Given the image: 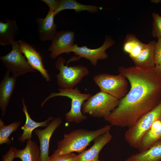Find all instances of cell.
<instances>
[{
    "instance_id": "6da1fadb",
    "label": "cell",
    "mask_w": 161,
    "mask_h": 161,
    "mask_svg": "<svg viewBox=\"0 0 161 161\" xmlns=\"http://www.w3.org/2000/svg\"><path fill=\"white\" fill-rule=\"evenodd\" d=\"M118 70L129 81L130 89L120 100L117 107L104 119L111 126L129 128L159 103L161 79L156 75L154 68L121 66Z\"/></svg>"
},
{
    "instance_id": "7a4b0ae2",
    "label": "cell",
    "mask_w": 161,
    "mask_h": 161,
    "mask_svg": "<svg viewBox=\"0 0 161 161\" xmlns=\"http://www.w3.org/2000/svg\"><path fill=\"white\" fill-rule=\"evenodd\" d=\"M111 126L106 125L95 130L79 129L65 134L63 138L58 143L57 148L53 154L61 155L74 152L80 153L96 137L110 131Z\"/></svg>"
},
{
    "instance_id": "3957f363",
    "label": "cell",
    "mask_w": 161,
    "mask_h": 161,
    "mask_svg": "<svg viewBox=\"0 0 161 161\" xmlns=\"http://www.w3.org/2000/svg\"><path fill=\"white\" fill-rule=\"evenodd\" d=\"M58 92H52L44 99L41 104L42 107L49 99L57 96L66 97L71 100V107L69 111L65 115L66 120L69 122L76 123H81L87 118L82 111V107L84 102L91 95L89 93H82L77 86L74 88L63 89L59 88Z\"/></svg>"
},
{
    "instance_id": "277c9868",
    "label": "cell",
    "mask_w": 161,
    "mask_h": 161,
    "mask_svg": "<svg viewBox=\"0 0 161 161\" xmlns=\"http://www.w3.org/2000/svg\"><path fill=\"white\" fill-rule=\"evenodd\" d=\"M120 100L102 91L91 95L83 103L82 111L91 116L104 119L118 106Z\"/></svg>"
},
{
    "instance_id": "5b68a950",
    "label": "cell",
    "mask_w": 161,
    "mask_h": 161,
    "mask_svg": "<svg viewBox=\"0 0 161 161\" xmlns=\"http://www.w3.org/2000/svg\"><path fill=\"white\" fill-rule=\"evenodd\" d=\"M66 62L65 59L60 56L55 63V67L59 71L56 75L57 83L59 88H74L89 74V71L87 67L82 65L69 66L65 65Z\"/></svg>"
},
{
    "instance_id": "8992f818",
    "label": "cell",
    "mask_w": 161,
    "mask_h": 161,
    "mask_svg": "<svg viewBox=\"0 0 161 161\" xmlns=\"http://www.w3.org/2000/svg\"><path fill=\"white\" fill-rule=\"evenodd\" d=\"M161 118V99L153 109L142 116L126 131L124 137L131 147L137 149L144 134L154 123Z\"/></svg>"
},
{
    "instance_id": "52a82bcc",
    "label": "cell",
    "mask_w": 161,
    "mask_h": 161,
    "mask_svg": "<svg viewBox=\"0 0 161 161\" xmlns=\"http://www.w3.org/2000/svg\"><path fill=\"white\" fill-rule=\"evenodd\" d=\"M93 80L100 90L120 100L128 92L127 79L122 74L100 73L94 76Z\"/></svg>"
},
{
    "instance_id": "ba28073f",
    "label": "cell",
    "mask_w": 161,
    "mask_h": 161,
    "mask_svg": "<svg viewBox=\"0 0 161 161\" xmlns=\"http://www.w3.org/2000/svg\"><path fill=\"white\" fill-rule=\"evenodd\" d=\"M11 45V51L0 57V61L7 69V71L16 78L28 73L35 72L23 55L17 41H14Z\"/></svg>"
},
{
    "instance_id": "9c48e42d",
    "label": "cell",
    "mask_w": 161,
    "mask_h": 161,
    "mask_svg": "<svg viewBox=\"0 0 161 161\" xmlns=\"http://www.w3.org/2000/svg\"><path fill=\"white\" fill-rule=\"evenodd\" d=\"M115 41L110 36L106 37L103 44L100 47L96 49L89 48L86 46L79 47L78 44H75L72 52L78 57L77 59L80 58H85L89 60L92 65L96 66L99 60H105L108 58V55L106 50L112 46Z\"/></svg>"
},
{
    "instance_id": "30bf717a",
    "label": "cell",
    "mask_w": 161,
    "mask_h": 161,
    "mask_svg": "<svg viewBox=\"0 0 161 161\" xmlns=\"http://www.w3.org/2000/svg\"><path fill=\"white\" fill-rule=\"evenodd\" d=\"M75 41L74 32L70 30L58 31L51 40V44L49 48L51 58L55 59L61 54L72 52Z\"/></svg>"
},
{
    "instance_id": "8fae6325",
    "label": "cell",
    "mask_w": 161,
    "mask_h": 161,
    "mask_svg": "<svg viewBox=\"0 0 161 161\" xmlns=\"http://www.w3.org/2000/svg\"><path fill=\"white\" fill-rule=\"evenodd\" d=\"M17 41L20 51L30 66L40 72L46 81H50V76L44 67L42 58L40 53L33 46L25 41L20 40Z\"/></svg>"
},
{
    "instance_id": "7c38bea8",
    "label": "cell",
    "mask_w": 161,
    "mask_h": 161,
    "mask_svg": "<svg viewBox=\"0 0 161 161\" xmlns=\"http://www.w3.org/2000/svg\"><path fill=\"white\" fill-rule=\"evenodd\" d=\"M62 122L61 119L57 117L52 120L44 129H36L34 131L40 142L41 161H46L49 157L50 138L55 131L61 124Z\"/></svg>"
},
{
    "instance_id": "4fadbf2b",
    "label": "cell",
    "mask_w": 161,
    "mask_h": 161,
    "mask_svg": "<svg viewBox=\"0 0 161 161\" xmlns=\"http://www.w3.org/2000/svg\"><path fill=\"white\" fill-rule=\"evenodd\" d=\"M109 131L96 137L93 141V144L90 148L77 155L76 161H101L98 159L99 153L112 138Z\"/></svg>"
},
{
    "instance_id": "5bb4252c",
    "label": "cell",
    "mask_w": 161,
    "mask_h": 161,
    "mask_svg": "<svg viewBox=\"0 0 161 161\" xmlns=\"http://www.w3.org/2000/svg\"><path fill=\"white\" fill-rule=\"evenodd\" d=\"M54 11L49 10L44 18L37 17L36 21L38 26L37 32L42 42L51 41L58 31L57 25L54 22Z\"/></svg>"
},
{
    "instance_id": "9a60e30c",
    "label": "cell",
    "mask_w": 161,
    "mask_h": 161,
    "mask_svg": "<svg viewBox=\"0 0 161 161\" xmlns=\"http://www.w3.org/2000/svg\"><path fill=\"white\" fill-rule=\"evenodd\" d=\"M10 74L7 70L0 84V107L2 117L6 114L16 81V78Z\"/></svg>"
},
{
    "instance_id": "2e32d148",
    "label": "cell",
    "mask_w": 161,
    "mask_h": 161,
    "mask_svg": "<svg viewBox=\"0 0 161 161\" xmlns=\"http://www.w3.org/2000/svg\"><path fill=\"white\" fill-rule=\"evenodd\" d=\"M21 100L23 105L22 110L25 115L26 120L25 123L21 128L23 132L18 140L21 143H23L26 140L31 139L32 131L35 129L39 127H46L50 121L54 118L52 116H49L45 120L41 122H36L33 120L28 112L24 97H22Z\"/></svg>"
},
{
    "instance_id": "e0dca14e",
    "label": "cell",
    "mask_w": 161,
    "mask_h": 161,
    "mask_svg": "<svg viewBox=\"0 0 161 161\" xmlns=\"http://www.w3.org/2000/svg\"><path fill=\"white\" fill-rule=\"evenodd\" d=\"M159 142H161V118L155 121L144 134L137 149L141 153Z\"/></svg>"
},
{
    "instance_id": "ac0fdd59",
    "label": "cell",
    "mask_w": 161,
    "mask_h": 161,
    "mask_svg": "<svg viewBox=\"0 0 161 161\" xmlns=\"http://www.w3.org/2000/svg\"><path fill=\"white\" fill-rule=\"evenodd\" d=\"M156 42L155 41H149L139 55L132 60L135 66L143 69L154 68V52Z\"/></svg>"
},
{
    "instance_id": "d6986e66",
    "label": "cell",
    "mask_w": 161,
    "mask_h": 161,
    "mask_svg": "<svg viewBox=\"0 0 161 161\" xmlns=\"http://www.w3.org/2000/svg\"><path fill=\"white\" fill-rule=\"evenodd\" d=\"M5 23L0 21V44L12 45L19 33V28L16 21L5 18Z\"/></svg>"
},
{
    "instance_id": "ffe728a7",
    "label": "cell",
    "mask_w": 161,
    "mask_h": 161,
    "mask_svg": "<svg viewBox=\"0 0 161 161\" xmlns=\"http://www.w3.org/2000/svg\"><path fill=\"white\" fill-rule=\"evenodd\" d=\"M25 147L22 149H17L16 158L22 161H41V151L35 142L31 139L27 140Z\"/></svg>"
},
{
    "instance_id": "44dd1931",
    "label": "cell",
    "mask_w": 161,
    "mask_h": 161,
    "mask_svg": "<svg viewBox=\"0 0 161 161\" xmlns=\"http://www.w3.org/2000/svg\"><path fill=\"white\" fill-rule=\"evenodd\" d=\"M126 161H161V142L143 152L131 155Z\"/></svg>"
},
{
    "instance_id": "7402d4cb",
    "label": "cell",
    "mask_w": 161,
    "mask_h": 161,
    "mask_svg": "<svg viewBox=\"0 0 161 161\" xmlns=\"http://www.w3.org/2000/svg\"><path fill=\"white\" fill-rule=\"evenodd\" d=\"M99 9L97 6L84 4L75 0H60L58 7L54 11V14L55 16L65 10H73L76 13L86 11L90 13H95L98 12Z\"/></svg>"
},
{
    "instance_id": "603a6c76",
    "label": "cell",
    "mask_w": 161,
    "mask_h": 161,
    "mask_svg": "<svg viewBox=\"0 0 161 161\" xmlns=\"http://www.w3.org/2000/svg\"><path fill=\"white\" fill-rule=\"evenodd\" d=\"M146 44L140 41L134 35L129 33L124 41L123 49L132 60L139 55Z\"/></svg>"
},
{
    "instance_id": "cb8c5ba5",
    "label": "cell",
    "mask_w": 161,
    "mask_h": 161,
    "mask_svg": "<svg viewBox=\"0 0 161 161\" xmlns=\"http://www.w3.org/2000/svg\"><path fill=\"white\" fill-rule=\"evenodd\" d=\"M20 121H15L7 125H4L2 120L0 119V145L6 144L10 145L11 140L9 138L11 134L16 131L20 124Z\"/></svg>"
},
{
    "instance_id": "d4e9b609",
    "label": "cell",
    "mask_w": 161,
    "mask_h": 161,
    "mask_svg": "<svg viewBox=\"0 0 161 161\" xmlns=\"http://www.w3.org/2000/svg\"><path fill=\"white\" fill-rule=\"evenodd\" d=\"M154 70L157 76L161 79V38H158L155 48Z\"/></svg>"
},
{
    "instance_id": "484cf974",
    "label": "cell",
    "mask_w": 161,
    "mask_h": 161,
    "mask_svg": "<svg viewBox=\"0 0 161 161\" xmlns=\"http://www.w3.org/2000/svg\"><path fill=\"white\" fill-rule=\"evenodd\" d=\"M152 17L153 20L152 35L155 38H161V16L158 13L153 12Z\"/></svg>"
},
{
    "instance_id": "4316f807",
    "label": "cell",
    "mask_w": 161,
    "mask_h": 161,
    "mask_svg": "<svg viewBox=\"0 0 161 161\" xmlns=\"http://www.w3.org/2000/svg\"><path fill=\"white\" fill-rule=\"evenodd\" d=\"M77 155L73 153L61 155L53 154L46 161H76Z\"/></svg>"
},
{
    "instance_id": "83f0119b",
    "label": "cell",
    "mask_w": 161,
    "mask_h": 161,
    "mask_svg": "<svg viewBox=\"0 0 161 161\" xmlns=\"http://www.w3.org/2000/svg\"><path fill=\"white\" fill-rule=\"evenodd\" d=\"M17 149L16 147L11 146L9 151L3 155L1 159L3 161H13L16 158Z\"/></svg>"
},
{
    "instance_id": "f1b7e54d",
    "label": "cell",
    "mask_w": 161,
    "mask_h": 161,
    "mask_svg": "<svg viewBox=\"0 0 161 161\" xmlns=\"http://www.w3.org/2000/svg\"><path fill=\"white\" fill-rule=\"evenodd\" d=\"M49 7V9L54 11L58 8L60 0H42Z\"/></svg>"
},
{
    "instance_id": "f546056e",
    "label": "cell",
    "mask_w": 161,
    "mask_h": 161,
    "mask_svg": "<svg viewBox=\"0 0 161 161\" xmlns=\"http://www.w3.org/2000/svg\"><path fill=\"white\" fill-rule=\"evenodd\" d=\"M152 2L155 3H156L160 2H161V0H152Z\"/></svg>"
}]
</instances>
